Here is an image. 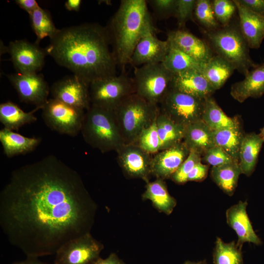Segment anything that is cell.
<instances>
[{"label":"cell","mask_w":264,"mask_h":264,"mask_svg":"<svg viewBox=\"0 0 264 264\" xmlns=\"http://www.w3.org/2000/svg\"><path fill=\"white\" fill-rule=\"evenodd\" d=\"M95 210L79 174L54 155L14 170L0 193V227L28 258L89 233Z\"/></svg>","instance_id":"6da1fadb"},{"label":"cell","mask_w":264,"mask_h":264,"mask_svg":"<svg viewBox=\"0 0 264 264\" xmlns=\"http://www.w3.org/2000/svg\"><path fill=\"white\" fill-rule=\"evenodd\" d=\"M106 27L86 23L59 29L45 48L47 55L88 83L117 75Z\"/></svg>","instance_id":"7a4b0ae2"},{"label":"cell","mask_w":264,"mask_h":264,"mask_svg":"<svg viewBox=\"0 0 264 264\" xmlns=\"http://www.w3.org/2000/svg\"><path fill=\"white\" fill-rule=\"evenodd\" d=\"M112 52L121 72L130 64L134 48L141 38L155 31L147 2L145 0H122L116 12L106 26Z\"/></svg>","instance_id":"3957f363"},{"label":"cell","mask_w":264,"mask_h":264,"mask_svg":"<svg viewBox=\"0 0 264 264\" xmlns=\"http://www.w3.org/2000/svg\"><path fill=\"white\" fill-rule=\"evenodd\" d=\"M81 132L89 145L102 153L116 151L124 144L114 110L96 106L86 110Z\"/></svg>","instance_id":"277c9868"},{"label":"cell","mask_w":264,"mask_h":264,"mask_svg":"<svg viewBox=\"0 0 264 264\" xmlns=\"http://www.w3.org/2000/svg\"><path fill=\"white\" fill-rule=\"evenodd\" d=\"M159 112L158 106L135 93L124 100L114 110L124 144L134 143L142 131L155 120Z\"/></svg>","instance_id":"5b68a950"},{"label":"cell","mask_w":264,"mask_h":264,"mask_svg":"<svg viewBox=\"0 0 264 264\" xmlns=\"http://www.w3.org/2000/svg\"><path fill=\"white\" fill-rule=\"evenodd\" d=\"M216 54L230 63L245 76L256 64L249 54V47L239 27L229 24L215 30L205 31Z\"/></svg>","instance_id":"8992f818"},{"label":"cell","mask_w":264,"mask_h":264,"mask_svg":"<svg viewBox=\"0 0 264 264\" xmlns=\"http://www.w3.org/2000/svg\"><path fill=\"white\" fill-rule=\"evenodd\" d=\"M133 74L135 93L149 103L159 106L170 88L174 74L162 63L134 67Z\"/></svg>","instance_id":"52a82bcc"},{"label":"cell","mask_w":264,"mask_h":264,"mask_svg":"<svg viewBox=\"0 0 264 264\" xmlns=\"http://www.w3.org/2000/svg\"><path fill=\"white\" fill-rule=\"evenodd\" d=\"M89 90L91 105L113 110L135 93L133 79L125 72L92 82Z\"/></svg>","instance_id":"ba28073f"},{"label":"cell","mask_w":264,"mask_h":264,"mask_svg":"<svg viewBox=\"0 0 264 264\" xmlns=\"http://www.w3.org/2000/svg\"><path fill=\"white\" fill-rule=\"evenodd\" d=\"M204 99L170 88L158 106L161 113L186 127L201 119Z\"/></svg>","instance_id":"9c48e42d"},{"label":"cell","mask_w":264,"mask_h":264,"mask_svg":"<svg viewBox=\"0 0 264 264\" xmlns=\"http://www.w3.org/2000/svg\"><path fill=\"white\" fill-rule=\"evenodd\" d=\"M42 110L43 120L52 130L71 136L81 132L86 110L54 98L49 99Z\"/></svg>","instance_id":"30bf717a"},{"label":"cell","mask_w":264,"mask_h":264,"mask_svg":"<svg viewBox=\"0 0 264 264\" xmlns=\"http://www.w3.org/2000/svg\"><path fill=\"white\" fill-rule=\"evenodd\" d=\"M103 248L88 233L63 245L55 254L54 264H95Z\"/></svg>","instance_id":"8fae6325"},{"label":"cell","mask_w":264,"mask_h":264,"mask_svg":"<svg viewBox=\"0 0 264 264\" xmlns=\"http://www.w3.org/2000/svg\"><path fill=\"white\" fill-rule=\"evenodd\" d=\"M7 51L17 73L21 74L37 73L43 68L47 55L45 48L25 40L11 42Z\"/></svg>","instance_id":"7c38bea8"},{"label":"cell","mask_w":264,"mask_h":264,"mask_svg":"<svg viewBox=\"0 0 264 264\" xmlns=\"http://www.w3.org/2000/svg\"><path fill=\"white\" fill-rule=\"evenodd\" d=\"M89 84L73 74L55 82L50 88V92L52 98L87 110L91 106Z\"/></svg>","instance_id":"4fadbf2b"},{"label":"cell","mask_w":264,"mask_h":264,"mask_svg":"<svg viewBox=\"0 0 264 264\" xmlns=\"http://www.w3.org/2000/svg\"><path fill=\"white\" fill-rule=\"evenodd\" d=\"M21 102L34 105L42 109L47 102L50 91L48 85L41 74L16 73L7 75Z\"/></svg>","instance_id":"5bb4252c"},{"label":"cell","mask_w":264,"mask_h":264,"mask_svg":"<svg viewBox=\"0 0 264 264\" xmlns=\"http://www.w3.org/2000/svg\"><path fill=\"white\" fill-rule=\"evenodd\" d=\"M118 163L127 177L149 182L152 154L134 144H123L116 151Z\"/></svg>","instance_id":"9a60e30c"},{"label":"cell","mask_w":264,"mask_h":264,"mask_svg":"<svg viewBox=\"0 0 264 264\" xmlns=\"http://www.w3.org/2000/svg\"><path fill=\"white\" fill-rule=\"evenodd\" d=\"M170 49L168 41L159 39L155 31L143 36L136 44L130 64L133 67L146 64L162 63Z\"/></svg>","instance_id":"2e32d148"},{"label":"cell","mask_w":264,"mask_h":264,"mask_svg":"<svg viewBox=\"0 0 264 264\" xmlns=\"http://www.w3.org/2000/svg\"><path fill=\"white\" fill-rule=\"evenodd\" d=\"M190 152L183 141L159 151L152 156L151 174L163 180L171 178Z\"/></svg>","instance_id":"e0dca14e"},{"label":"cell","mask_w":264,"mask_h":264,"mask_svg":"<svg viewBox=\"0 0 264 264\" xmlns=\"http://www.w3.org/2000/svg\"><path fill=\"white\" fill-rule=\"evenodd\" d=\"M167 40L171 46L202 64L206 63L214 55L211 48L206 42L184 29L170 31L167 33Z\"/></svg>","instance_id":"ac0fdd59"},{"label":"cell","mask_w":264,"mask_h":264,"mask_svg":"<svg viewBox=\"0 0 264 264\" xmlns=\"http://www.w3.org/2000/svg\"><path fill=\"white\" fill-rule=\"evenodd\" d=\"M246 201H239L229 207L226 211V221L238 236L237 245L242 248L244 242H251L256 245L262 242L254 231L246 212Z\"/></svg>","instance_id":"d6986e66"},{"label":"cell","mask_w":264,"mask_h":264,"mask_svg":"<svg viewBox=\"0 0 264 264\" xmlns=\"http://www.w3.org/2000/svg\"><path fill=\"white\" fill-rule=\"evenodd\" d=\"M239 17V28L249 48L258 49L264 39V15L254 12L233 0Z\"/></svg>","instance_id":"ffe728a7"},{"label":"cell","mask_w":264,"mask_h":264,"mask_svg":"<svg viewBox=\"0 0 264 264\" xmlns=\"http://www.w3.org/2000/svg\"><path fill=\"white\" fill-rule=\"evenodd\" d=\"M170 88L201 99L211 96L216 91L202 72L196 69L174 74Z\"/></svg>","instance_id":"44dd1931"},{"label":"cell","mask_w":264,"mask_h":264,"mask_svg":"<svg viewBox=\"0 0 264 264\" xmlns=\"http://www.w3.org/2000/svg\"><path fill=\"white\" fill-rule=\"evenodd\" d=\"M244 76L242 81L233 84L230 89L231 96L240 103L264 94V62L257 64Z\"/></svg>","instance_id":"7402d4cb"},{"label":"cell","mask_w":264,"mask_h":264,"mask_svg":"<svg viewBox=\"0 0 264 264\" xmlns=\"http://www.w3.org/2000/svg\"><path fill=\"white\" fill-rule=\"evenodd\" d=\"M182 141L190 151L196 152L201 156L216 146L214 132L202 119L185 127Z\"/></svg>","instance_id":"603a6c76"},{"label":"cell","mask_w":264,"mask_h":264,"mask_svg":"<svg viewBox=\"0 0 264 264\" xmlns=\"http://www.w3.org/2000/svg\"><path fill=\"white\" fill-rule=\"evenodd\" d=\"M264 142V138L260 133L244 134L239 154V165L242 174L249 176L253 173Z\"/></svg>","instance_id":"cb8c5ba5"},{"label":"cell","mask_w":264,"mask_h":264,"mask_svg":"<svg viewBox=\"0 0 264 264\" xmlns=\"http://www.w3.org/2000/svg\"><path fill=\"white\" fill-rule=\"evenodd\" d=\"M38 137H27L3 128L0 130V141L4 154L8 157L33 151L40 144Z\"/></svg>","instance_id":"d4e9b609"},{"label":"cell","mask_w":264,"mask_h":264,"mask_svg":"<svg viewBox=\"0 0 264 264\" xmlns=\"http://www.w3.org/2000/svg\"><path fill=\"white\" fill-rule=\"evenodd\" d=\"M142 198L151 200L156 209L168 215L176 205V200L169 194L165 182L160 178L147 183Z\"/></svg>","instance_id":"484cf974"},{"label":"cell","mask_w":264,"mask_h":264,"mask_svg":"<svg viewBox=\"0 0 264 264\" xmlns=\"http://www.w3.org/2000/svg\"><path fill=\"white\" fill-rule=\"evenodd\" d=\"M235 67L216 54L204 64L202 73L215 90L220 88L233 73Z\"/></svg>","instance_id":"4316f807"},{"label":"cell","mask_w":264,"mask_h":264,"mask_svg":"<svg viewBox=\"0 0 264 264\" xmlns=\"http://www.w3.org/2000/svg\"><path fill=\"white\" fill-rule=\"evenodd\" d=\"M41 109L36 107L30 112H25L17 104L7 101L0 105V121L4 128L13 131L18 130L24 125L37 121L35 112Z\"/></svg>","instance_id":"83f0119b"},{"label":"cell","mask_w":264,"mask_h":264,"mask_svg":"<svg viewBox=\"0 0 264 264\" xmlns=\"http://www.w3.org/2000/svg\"><path fill=\"white\" fill-rule=\"evenodd\" d=\"M201 119L213 132L240 123L238 116L228 117L212 96L204 99Z\"/></svg>","instance_id":"f1b7e54d"},{"label":"cell","mask_w":264,"mask_h":264,"mask_svg":"<svg viewBox=\"0 0 264 264\" xmlns=\"http://www.w3.org/2000/svg\"><path fill=\"white\" fill-rule=\"evenodd\" d=\"M244 134L241 123L215 131V145L221 148L235 162L239 163L240 150Z\"/></svg>","instance_id":"f546056e"},{"label":"cell","mask_w":264,"mask_h":264,"mask_svg":"<svg viewBox=\"0 0 264 264\" xmlns=\"http://www.w3.org/2000/svg\"><path fill=\"white\" fill-rule=\"evenodd\" d=\"M241 174L239 163L236 162L212 167L211 172V177L215 183L230 196L235 192Z\"/></svg>","instance_id":"4dcf8cb0"},{"label":"cell","mask_w":264,"mask_h":264,"mask_svg":"<svg viewBox=\"0 0 264 264\" xmlns=\"http://www.w3.org/2000/svg\"><path fill=\"white\" fill-rule=\"evenodd\" d=\"M155 122L160 141V151L182 141L185 127L176 123L161 113L160 110Z\"/></svg>","instance_id":"1f68e13d"},{"label":"cell","mask_w":264,"mask_h":264,"mask_svg":"<svg viewBox=\"0 0 264 264\" xmlns=\"http://www.w3.org/2000/svg\"><path fill=\"white\" fill-rule=\"evenodd\" d=\"M30 24L37 40L35 43L39 44L45 37H53L58 31L55 26L51 14L48 10L40 6L29 14Z\"/></svg>","instance_id":"d6a6232c"},{"label":"cell","mask_w":264,"mask_h":264,"mask_svg":"<svg viewBox=\"0 0 264 264\" xmlns=\"http://www.w3.org/2000/svg\"><path fill=\"white\" fill-rule=\"evenodd\" d=\"M163 66L173 74L190 69L202 72L204 64L198 63L181 51L170 45V49L164 60Z\"/></svg>","instance_id":"836d02e7"},{"label":"cell","mask_w":264,"mask_h":264,"mask_svg":"<svg viewBox=\"0 0 264 264\" xmlns=\"http://www.w3.org/2000/svg\"><path fill=\"white\" fill-rule=\"evenodd\" d=\"M242 248L235 241L226 243L217 238L213 252L214 264H243Z\"/></svg>","instance_id":"e575fe53"},{"label":"cell","mask_w":264,"mask_h":264,"mask_svg":"<svg viewBox=\"0 0 264 264\" xmlns=\"http://www.w3.org/2000/svg\"><path fill=\"white\" fill-rule=\"evenodd\" d=\"M134 144L151 154L160 151V141L155 120L142 131Z\"/></svg>","instance_id":"d590c367"},{"label":"cell","mask_w":264,"mask_h":264,"mask_svg":"<svg viewBox=\"0 0 264 264\" xmlns=\"http://www.w3.org/2000/svg\"><path fill=\"white\" fill-rule=\"evenodd\" d=\"M194 13L198 21L208 30H213L220 28V25L214 16L212 1L196 0Z\"/></svg>","instance_id":"8d00e7d4"},{"label":"cell","mask_w":264,"mask_h":264,"mask_svg":"<svg viewBox=\"0 0 264 264\" xmlns=\"http://www.w3.org/2000/svg\"><path fill=\"white\" fill-rule=\"evenodd\" d=\"M215 17L222 27L230 24L237 7L233 0H214L212 1Z\"/></svg>","instance_id":"74e56055"},{"label":"cell","mask_w":264,"mask_h":264,"mask_svg":"<svg viewBox=\"0 0 264 264\" xmlns=\"http://www.w3.org/2000/svg\"><path fill=\"white\" fill-rule=\"evenodd\" d=\"M201 157L200 154L191 151L187 158L172 175L171 179L175 183L179 184L187 182L189 174L196 164L201 161Z\"/></svg>","instance_id":"f35d334b"},{"label":"cell","mask_w":264,"mask_h":264,"mask_svg":"<svg viewBox=\"0 0 264 264\" xmlns=\"http://www.w3.org/2000/svg\"><path fill=\"white\" fill-rule=\"evenodd\" d=\"M196 2L195 0H176L175 17L179 29H183L186 22L192 19Z\"/></svg>","instance_id":"ab89813d"},{"label":"cell","mask_w":264,"mask_h":264,"mask_svg":"<svg viewBox=\"0 0 264 264\" xmlns=\"http://www.w3.org/2000/svg\"><path fill=\"white\" fill-rule=\"evenodd\" d=\"M147 2L158 19H166L175 15L176 0H150Z\"/></svg>","instance_id":"60d3db41"},{"label":"cell","mask_w":264,"mask_h":264,"mask_svg":"<svg viewBox=\"0 0 264 264\" xmlns=\"http://www.w3.org/2000/svg\"><path fill=\"white\" fill-rule=\"evenodd\" d=\"M201 159L213 167L235 162L224 151L217 146L208 150L202 155Z\"/></svg>","instance_id":"b9f144b4"},{"label":"cell","mask_w":264,"mask_h":264,"mask_svg":"<svg viewBox=\"0 0 264 264\" xmlns=\"http://www.w3.org/2000/svg\"><path fill=\"white\" fill-rule=\"evenodd\" d=\"M209 169L208 165L202 164L201 161L196 164L187 177V181H201L207 176Z\"/></svg>","instance_id":"7bdbcfd3"},{"label":"cell","mask_w":264,"mask_h":264,"mask_svg":"<svg viewBox=\"0 0 264 264\" xmlns=\"http://www.w3.org/2000/svg\"><path fill=\"white\" fill-rule=\"evenodd\" d=\"M242 5L251 11L264 15V0H238Z\"/></svg>","instance_id":"ee69618b"},{"label":"cell","mask_w":264,"mask_h":264,"mask_svg":"<svg viewBox=\"0 0 264 264\" xmlns=\"http://www.w3.org/2000/svg\"><path fill=\"white\" fill-rule=\"evenodd\" d=\"M16 3L28 14L40 7L35 0H16Z\"/></svg>","instance_id":"f6af8a7d"},{"label":"cell","mask_w":264,"mask_h":264,"mask_svg":"<svg viewBox=\"0 0 264 264\" xmlns=\"http://www.w3.org/2000/svg\"><path fill=\"white\" fill-rule=\"evenodd\" d=\"M95 264H125L114 253H111L108 257L103 259L100 258Z\"/></svg>","instance_id":"bcb514c9"},{"label":"cell","mask_w":264,"mask_h":264,"mask_svg":"<svg viewBox=\"0 0 264 264\" xmlns=\"http://www.w3.org/2000/svg\"><path fill=\"white\" fill-rule=\"evenodd\" d=\"M82 3L81 0H67L65 4V8L68 11H79Z\"/></svg>","instance_id":"7dc6e473"},{"label":"cell","mask_w":264,"mask_h":264,"mask_svg":"<svg viewBox=\"0 0 264 264\" xmlns=\"http://www.w3.org/2000/svg\"><path fill=\"white\" fill-rule=\"evenodd\" d=\"M11 264H48L45 263H43L38 260L37 258H28L27 257L26 260L13 263Z\"/></svg>","instance_id":"c3c4849f"},{"label":"cell","mask_w":264,"mask_h":264,"mask_svg":"<svg viewBox=\"0 0 264 264\" xmlns=\"http://www.w3.org/2000/svg\"><path fill=\"white\" fill-rule=\"evenodd\" d=\"M184 264H207L204 262H199L198 263L192 262L190 261L186 262Z\"/></svg>","instance_id":"681fc988"},{"label":"cell","mask_w":264,"mask_h":264,"mask_svg":"<svg viewBox=\"0 0 264 264\" xmlns=\"http://www.w3.org/2000/svg\"><path fill=\"white\" fill-rule=\"evenodd\" d=\"M260 134L264 138V127L261 130Z\"/></svg>","instance_id":"f907efd6"}]
</instances>
